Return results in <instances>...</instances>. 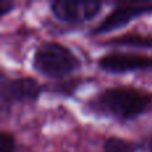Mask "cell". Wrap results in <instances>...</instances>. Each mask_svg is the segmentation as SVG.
I'll return each mask as SVG.
<instances>
[{
    "mask_svg": "<svg viewBox=\"0 0 152 152\" xmlns=\"http://www.w3.org/2000/svg\"><path fill=\"white\" fill-rule=\"evenodd\" d=\"M97 108L119 120H128L144 113L152 104V95L131 87L107 88L97 96Z\"/></svg>",
    "mask_w": 152,
    "mask_h": 152,
    "instance_id": "1",
    "label": "cell"
},
{
    "mask_svg": "<svg viewBox=\"0 0 152 152\" xmlns=\"http://www.w3.org/2000/svg\"><path fill=\"white\" fill-rule=\"evenodd\" d=\"M35 71L47 77H64L80 67L76 55L58 42H44L36 48L32 60Z\"/></svg>",
    "mask_w": 152,
    "mask_h": 152,
    "instance_id": "2",
    "label": "cell"
},
{
    "mask_svg": "<svg viewBox=\"0 0 152 152\" xmlns=\"http://www.w3.org/2000/svg\"><path fill=\"white\" fill-rule=\"evenodd\" d=\"M145 13H152L151 1H129L119 4L115 10L111 11L110 15H107L100 21L99 26L92 29V34L100 35L112 32L115 29L127 26L131 20L145 15Z\"/></svg>",
    "mask_w": 152,
    "mask_h": 152,
    "instance_id": "3",
    "label": "cell"
},
{
    "mask_svg": "<svg viewBox=\"0 0 152 152\" xmlns=\"http://www.w3.org/2000/svg\"><path fill=\"white\" fill-rule=\"evenodd\" d=\"M102 3L96 0H56L51 3V11L56 19L66 23H83L99 13Z\"/></svg>",
    "mask_w": 152,
    "mask_h": 152,
    "instance_id": "4",
    "label": "cell"
},
{
    "mask_svg": "<svg viewBox=\"0 0 152 152\" xmlns=\"http://www.w3.org/2000/svg\"><path fill=\"white\" fill-rule=\"evenodd\" d=\"M99 67L110 74H126L152 69V56L128 52H111L103 55L97 61Z\"/></svg>",
    "mask_w": 152,
    "mask_h": 152,
    "instance_id": "5",
    "label": "cell"
},
{
    "mask_svg": "<svg viewBox=\"0 0 152 152\" xmlns=\"http://www.w3.org/2000/svg\"><path fill=\"white\" fill-rule=\"evenodd\" d=\"M42 92V87L32 77H18L5 81L3 76L1 83V104L5 108L7 103L35 102Z\"/></svg>",
    "mask_w": 152,
    "mask_h": 152,
    "instance_id": "6",
    "label": "cell"
},
{
    "mask_svg": "<svg viewBox=\"0 0 152 152\" xmlns=\"http://www.w3.org/2000/svg\"><path fill=\"white\" fill-rule=\"evenodd\" d=\"M108 44H118V45H134V47L152 48V36H144V35H123L120 37L110 40Z\"/></svg>",
    "mask_w": 152,
    "mask_h": 152,
    "instance_id": "7",
    "label": "cell"
},
{
    "mask_svg": "<svg viewBox=\"0 0 152 152\" xmlns=\"http://www.w3.org/2000/svg\"><path fill=\"white\" fill-rule=\"evenodd\" d=\"M140 145L121 137H108L104 142V152H137Z\"/></svg>",
    "mask_w": 152,
    "mask_h": 152,
    "instance_id": "8",
    "label": "cell"
},
{
    "mask_svg": "<svg viewBox=\"0 0 152 152\" xmlns=\"http://www.w3.org/2000/svg\"><path fill=\"white\" fill-rule=\"evenodd\" d=\"M15 151V137L10 132L0 134V152H13Z\"/></svg>",
    "mask_w": 152,
    "mask_h": 152,
    "instance_id": "9",
    "label": "cell"
},
{
    "mask_svg": "<svg viewBox=\"0 0 152 152\" xmlns=\"http://www.w3.org/2000/svg\"><path fill=\"white\" fill-rule=\"evenodd\" d=\"M15 7V3L11 1V0H1L0 1V16H5L7 13H10L11 11Z\"/></svg>",
    "mask_w": 152,
    "mask_h": 152,
    "instance_id": "10",
    "label": "cell"
},
{
    "mask_svg": "<svg viewBox=\"0 0 152 152\" xmlns=\"http://www.w3.org/2000/svg\"><path fill=\"white\" fill-rule=\"evenodd\" d=\"M140 151L142 152H152V139L144 140L140 144Z\"/></svg>",
    "mask_w": 152,
    "mask_h": 152,
    "instance_id": "11",
    "label": "cell"
}]
</instances>
